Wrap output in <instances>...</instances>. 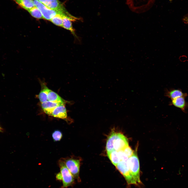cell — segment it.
<instances>
[{
	"label": "cell",
	"instance_id": "cell-7",
	"mask_svg": "<svg viewBox=\"0 0 188 188\" xmlns=\"http://www.w3.org/2000/svg\"><path fill=\"white\" fill-rule=\"evenodd\" d=\"M62 27L69 31L75 37H77L72 25V22L75 21L79 19L73 16L70 14L64 15L62 16Z\"/></svg>",
	"mask_w": 188,
	"mask_h": 188
},
{
	"label": "cell",
	"instance_id": "cell-16",
	"mask_svg": "<svg viewBox=\"0 0 188 188\" xmlns=\"http://www.w3.org/2000/svg\"><path fill=\"white\" fill-rule=\"evenodd\" d=\"M42 86L41 90L38 95V98L41 103L48 101V95L49 90L45 85H42Z\"/></svg>",
	"mask_w": 188,
	"mask_h": 188
},
{
	"label": "cell",
	"instance_id": "cell-8",
	"mask_svg": "<svg viewBox=\"0 0 188 188\" xmlns=\"http://www.w3.org/2000/svg\"><path fill=\"white\" fill-rule=\"evenodd\" d=\"M37 0L50 9L63 11H67L62 4L58 0Z\"/></svg>",
	"mask_w": 188,
	"mask_h": 188
},
{
	"label": "cell",
	"instance_id": "cell-21",
	"mask_svg": "<svg viewBox=\"0 0 188 188\" xmlns=\"http://www.w3.org/2000/svg\"><path fill=\"white\" fill-rule=\"evenodd\" d=\"M118 151L119 153L121 161H127L128 160V157L122 150Z\"/></svg>",
	"mask_w": 188,
	"mask_h": 188
},
{
	"label": "cell",
	"instance_id": "cell-24",
	"mask_svg": "<svg viewBox=\"0 0 188 188\" xmlns=\"http://www.w3.org/2000/svg\"><path fill=\"white\" fill-rule=\"evenodd\" d=\"M3 131V129L0 126V132H2Z\"/></svg>",
	"mask_w": 188,
	"mask_h": 188
},
{
	"label": "cell",
	"instance_id": "cell-9",
	"mask_svg": "<svg viewBox=\"0 0 188 188\" xmlns=\"http://www.w3.org/2000/svg\"><path fill=\"white\" fill-rule=\"evenodd\" d=\"M50 116L63 119H66L67 117V111L65 104L57 107L52 111Z\"/></svg>",
	"mask_w": 188,
	"mask_h": 188
},
{
	"label": "cell",
	"instance_id": "cell-11",
	"mask_svg": "<svg viewBox=\"0 0 188 188\" xmlns=\"http://www.w3.org/2000/svg\"><path fill=\"white\" fill-rule=\"evenodd\" d=\"M185 97H181L172 100V104L176 107L185 111L188 104L185 100Z\"/></svg>",
	"mask_w": 188,
	"mask_h": 188
},
{
	"label": "cell",
	"instance_id": "cell-23",
	"mask_svg": "<svg viewBox=\"0 0 188 188\" xmlns=\"http://www.w3.org/2000/svg\"><path fill=\"white\" fill-rule=\"evenodd\" d=\"M185 20L186 22L188 23V17L185 18Z\"/></svg>",
	"mask_w": 188,
	"mask_h": 188
},
{
	"label": "cell",
	"instance_id": "cell-14",
	"mask_svg": "<svg viewBox=\"0 0 188 188\" xmlns=\"http://www.w3.org/2000/svg\"><path fill=\"white\" fill-rule=\"evenodd\" d=\"M107 152V155L111 162L116 166L121 161L118 151L113 150Z\"/></svg>",
	"mask_w": 188,
	"mask_h": 188
},
{
	"label": "cell",
	"instance_id": "cell-5",
	"mask_svg": "<svg viewBox=\"0 0 188 188\" xmlns=\"http://www.w3.org/2000/svg\"><path fill=\"white\" fill-rule=\"evenodd\" d=\"M116 167L124 177L128 184H137L131 173L127 161H121Z\"/></svg>",
	"mask_w": 188,
	"mask_h": 188
},
{
	"label": "cell",
	"instance_id": "cell-15",
	"mask_svg": "<svg viewBox=\"0 0 188 188\" xmlns=\"http://www.w3.org/2000/svg\"><path fill=\"white\" fill-rule=\"evenodd\" d=\"M167 96L172 100L181 97L187 96L186 93L183 92L181 90L179 89H174L168 92Z\"/></svg>",
	"mask_w": 188,
	"mask_h": 188
},
{
	"label": "cell",
	"instance_id": "cell-19",
	"mask_svg": "<svg viewBox=\"0 0 188 188\" xmlns=\"http://www.w3.org/2000/svg\"><path fill=\"white\" fill-rule=\"evenodd\" d=\"M52 138L55 141H59L61 139L62 134L60 131L56 130L52 133Z\"/></svg>",
	"mask_w": 188,
	"mask_h": 188
},
{
	"label": "cell",
	"instance_id": "cell-22",
	"mask_svg": "<svg viewBox=\"0 0 188 188\" xmlns=\"http://www.w3.org/2000/svg\"><path fill=\"white\" fill-rule=\"evenodd\" d=\"M56 178L57 180H62V176L60 172L56 174Z\"/></svg>",
	"mask_w": 188,
	"mask_h": 188
},
{
	"label": "cell",
	"instance_id": "cell-10",
	"mask_svg": "<svg viewBox=\"0 0 188 188\" xmlns=\"http://www.w3.org/2000/svg\"><path fill=\"white\" fill-rule=\"evenodd\" d=\"M61 105L62 104L47 101L41 103V105L44 112L48 115H51L54 109L57 106Z\"/></svg>",
	"mask_w": 188,
	"mask_h": 188
},
{
	"label": "cell",
	"instance_id": "cell-1",
	"mask_svg": "<svg viewBox=\"0 0 188 188\" xmlns=\"http://www.w3.org/2000/svg\"><path fill=\"white\" fill-rule=\"evenodd\" d=\"M128 146V140L123 134L113 132L107 140L106 148L107 152L113 150L119 151L123 150Z\"/></svg>",
	"mask_w": 188,
	"mask_h": 188
},
{
	"label": "cell",
	"instance_id": "cell-4",
	"mask_svg": "<svg viewBox=\"0 0 188 188\" xmlns=\"http://www.w3.org/2000/svg\"><path fill=\"white\" fill-rule=\"evenodd\" d=\"M59 166L62 176V187L66 188L72 185L74 182V177L63 161L59 162Z\"/></svg>",
	"mask_w": 188,
	"mask_h": 188
},
{
	"label": "cell",
	"instance_id": "cell-3",
	"mask_svg": "<svg viewBox=\"0 0 188 188\" xmlns=\"http://www.w3.org/2000/svg\"><path fill=\"white\" fill-rule=\"evenodd\" d=\"M131 173L133 178L138 184L141 183L140 177V165L139 161L136 151L133 155L128 158L127 160Z\"/></svg>",
	"mask_w": 188,
	"mask_h": 188
},
{
	"label": "cell",
	"instance_id": "cell-2",
	"mask_svg": "<svg viewBox=\"0 0 188 188\" xmlns=\"http://www.w3.org/2000/svg\"><path fill=\"white\" fill-rule=\"evenodd\" d=\"M34 4L41 12L43 19L50 21L54 16L58 14H69L67 11H63L49 8L37 0H33Z\"/></svg>",
	"mask_w": 188,
	"mask_h": 188
},
{
	"label": "cell",
	"instance_id": "cell-12",
	"mask_svg": "<svg viewBox=\"0 0 188 188\" xmlns=\"http://www.w3.org/2000/svg\"><path fill=\"white\" fill-rule=\"evenodd\" d=\"M48 101L61 104H65V101L57 94L49 89L48 95Z\"/></svg>",
	"mask_w": 188,
	"mask_h": 188
},
{
	"label": "cell",
	"instance_id": "cell-17",
	"mask_svg": "<svg viewBox=\"0 0 188 188\" xmlns=\"http://www.w3.org/2000/svg\"><path fill=\"white\" fill-rule=\"evenodd\" d=\"M27 11L32 16L36 19H43L41 12L35 6Z\"/></svg>",
	"mask_w": 188,
	"mask_h": 188
},
{
	"label": "cell",
	"instance_id": "cell-6",
	"mask_svg": "<svg viewBox=\"0 0 188 188\" xmlns=\"http://www.w3.org/2000/svg\"><path fill=\"white\" fill-rule=\"evenodd\" d=\"M65 164L74 178L80 181L79 177L80 161L79 160L70 159L66 161Z\"/></svg>",
	"mask_w": 188,
	"mask_h": 188
},
{
	"label": "cell",
	"instance_id": "cell-20",
	"mask_svg": "<svg viewBox=\"0 0 188 188\" xmlns=\"http://www.w3.org/2000/svg\"><path fill=\"white\" fill-rule=\"evenodd\" d=\"M122 150L128 158L131 156L134 152L133 151L129 145L125 148Z\"/></svg>",
	"mask_w": 188,
	"mask_h": 188
},
{
	"label": "cell",
	"instance_id": "cell-18",
	"mask_svg": "<svg viewBox=\"0 0 188 188\" xmlns=\"http://www.w3.org/2000/svg\"><path fill=\"white\" fill-rule=\"evenodd\" d=\"M64 15L58 14L57 15L53 17L50 21L55 25L62 27L63 19L62 16Z\"/></svg>",
	"mask_w": 188,
	"mask_h": 188
},
{
	"label": "cell",
	"instance_id": "cell-13",
	"mask_svg": "<svg viewBox=\"0 0 188 188\" xmlns=\"http://www.w3.org/2000/svg\"><path fill=\"white\" fill-rule=\"evenodd\" d=\"M21 8L28 11L35 7L33 0H12Z\"/></svg>",
	"mask_w": 188,
	"mask_h": 188
}]
</instances>
